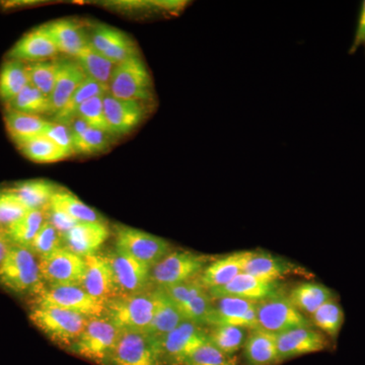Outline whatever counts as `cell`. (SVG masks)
Listing matches in <instances>:
<instances>
[{"label":"cell","instance_id":"obj_1","mask_svg":"<svg viewBox=\"0 0 365 365\" xmlns=\"http://www.w3.org/2000/svg\"><path fill=\"white\" fill-rule=\"evenodd\" d=\"M158 304V290L121 295L106 304V319L120 331L144 332L150 325Z\"/></svg>","mask_w":365,"mask_h":365},{"label":"cell","instance_id":"obj_2","mask_svg":"<svg viewBox=\"0 0 365 365\" xmlns=\"http://www.w3.org/2000/svg\"><path fill=\"white\" fill-rule=\"evenodd\" d=\"M39 262L30 249L13 246L0 266V283L16 294L38 292L42 288Z\"/></svg>","mask_w":365,"mask_h":365},{"label":"cell","instance_id":"obj_3","mask_svg":"<svg viewBox=\"0 0 365 365\" xmlns=\"http://www.w3.org/2000/svg\"><path fill=\"white\" fill-rule=\"evenodd\" d=\"M34 325L53 342L71 348L81 337L88 319L66 309L37 306L30 314Z\"/></svg>","mask_w":365,"mask_h":365},{"label":"cell","instance_id":"obj_4","mask_svg":"<svg viewBox=\"0 0 365 365\" xmlns=\"http://www.w3.org/2000/svg\"><path fill=\"white\" fill-rule=\"evenodd\" d=\"M109 93L122 100L145 102L153 98V79L143 60L136 55L115 66Z\"/></svg>","mask_w":365,"mask_h":365},{"label":"cell","instance_id":"obj_5","mask_svg":"<svg viewBox=\"0 0 365 365\" xmlns=\"http://www.w3.org/2000/svg\"><path fill=\"white\" fill-rule=\"evenodd\" d=\"M120 333L108 319H88L81 337L71 346V351L95 364L108 365Z\"/></svg>","mask_w":365,"mask_h":365},{"label":"cell","instance_id":"obj_6","mask_svg":"<svg viewBox=\"0 0 365 365\" xmlns=\"http://www.w3.org/2000/svg\"><path fill=\"white\" fill-rule=\"evenodd\" d=\"M37 294V306L53 307L81 314L86 318H102L106 304L96 299L78 285H51L41 288Z\"/></svg>","mask_w":365,"mask_h":365},{"label":"cell","instance_id":"obj_7","mask_svg":"<svg viewBox=\"0 0 365 365\" xmlns=\"http://www.w3.org/2000/svg\"><path fill=\"white\" fill-rule=\"evenodd\" d=\"M207 260V257L189 251L173 252L151 268L150 281L158 288L188 282L202 274Z\"/></svg>","mask_w":365,"mask_h":365},{"label":"cell","instance_id":"obj_8","mask_svg":"<svg viewBox=\"0 0 365 365\" xmlns=\"http://www.w3.org/2000/svg\"><path fill=\"white\" fill-rule=\"evenodd\" d=\"M116 250L153 268L170 253V245L162 237L126 225H116Z\"/></svg>","mask_w":365,"mask_h":365},{"label":"cell","instance_id":"obj_9","mask_svg":"<svg viewBox=\"0 0 365 365\" xmlns=\"http://www.w3.org/2000/svg\"><path fill=\"white\" fill-rule=\"evenodd\" d=\"M153 340L162 365H182L194 350L207 342L208 336L202 326L185 321L172 332Z\"/></svg>","mask_w":365,"mask_h":365},{"label":"cell","instance_id":"obj_10","mask_svg":"<svg viewBox=\"0 0 365 365\" xmlns=\"http://www.w3.org/2000/svg\"><path fill=\"white\" fill-rule=\"evenodd\" d=\"M257 319L259 328L273 334L311 326L309 319L292 304L289 297L278 292L257 304Z\"/></svg>","mask_w":365,"mask_h":365},{"label":"cell","instance_id":"obj_11","mask_svg":"<svg viewBox=\"0 0 365 365\" xmlns=\"http://www.w3.org/2000/svg\"><path fill=\"white\" fill-rule=\"evenodd\" d=\"M41 277L50 285L81 287L86 274L85 258L60 248L49 256L40 259Z\"/></svg>","mask_w":365,"mask_h":365},{"label":"cell","instance_id":"obj_12","mask_svg":"<svg viewBox=\"0 0 365 365\" xmlns=\"http://www.w3.org/2000/svg\"><path fill=\"white\" fill-rule=\"evenodd\" d=\"M108 365H162V362L148 334L121 331Z\"/></svg>","mask_w":365,"mask_h":365},{"label":"cell","instance_id":"obj_13","mask_svg":"<svg viewBox=\"0 0 365 365\" xmlns=\"http://www.w3.org/2000/svg\"><path fill=\"white\" fill-rule=\"evenodd\" d=\"M211 297L212 311L207 326H237L249 330L259 328L257 319L258 302L234 297Z\"/></svg>","mask_w":365,"mask_h":365},{"label":"cell","instance_id":"obj_14","mask_svg":"<svg viewBox=\"0 0 365 365\" xmlns=\"http://www.w3.org/2000/svg\"><path fill=\"white\" fill-rule=\"evenodd\" d=\"M106 258L111 266L120 295L140 294L150 281L151 268L118 250L106 256Z\"/></svg>","mask_w":365,"mask_h":365},{"label":"cell","instance_id":"obj_15","mask_svg":"<svg viewBox=\"0 0 365 365\" xmlns=\"http://www.w3.org/2000/svg\"><path fill=\"white\" fill-rule=\"evenodd\" d=\"M276 342L280 364L302 355L323 351L329 345L325 335L311 327H302L276 334Z\"/></svg>","mask_w":365,"mask_h":365},{"label":"cell","instance_id":"obj_16","mask_svg":"<svg viewBox=\"0 0 365 365\" xmlns=\"http://www.w3.org/2000/svg\"><path fill=\"white\" fill-rule=\"evenodd\" d=\"M85 261L86 274L81 287L88 294L105 304L115 297H121L111 266L106 257L90 255L86 257Z\"/></svg>","mask_w":365,"mask_h":365},{"label":"cell","instance_id":"obj_17","mask_svg":"<svg viewBox=\"0 0 365 365\" xmlns=\"http://www.w3.org/2000/svg\"><path fill=\"white\" fill-rule=\"evenodd\" d=\"M58 52L47 24L33 29L21 38L9 52V59L21 62L45 61Z\"/></svg>","mask_w":365,"mask_h":365},{"label":"cell","instance_id":"obj_18","mask_svg":"<svg viewBox=\"0 0 365 365\" xmlns=\"http://www.w3.org/2000/svg\"><path fill=\"white\" fill-rule=\"evenodd\" d=\"M144 110L141 102L122 100L109 91L105 93L104 111L110 134H126L133 130L143 121Z\"/></svg>","mask_w":365,"mask_h":365},{"label":"cell","instance_id":"obj_19","mask_svg":"<svg viewBox=\"0 0 365 365\" xmlns=\"http://www.w3.org/2000/svg\"><path fill=\"white\" fill-rule=\"evenodd\" d=\"M109 234V230L102 222H83L69 230L63 239L69 251L86 258L96 254L107 241Z\"/></svg>","mask_w":365,"mask_h":365},{"label":"cell","instance_id":"obj_20","mask_svg":"<svg viewBox=\"0 0 365 365\" xmlns=\"http://www.w3.org/2000/svg\"><path fill=\"white\" fill-rule=\"evenodd\" d=\"M249 255L250 251L237 252L211 262L207 267L204 269L199 281L208 292L225 287L240 274L244 272Z\"/></svg>","mask_w":365,"mask_h":365},{"label":"cell","instance_id":"obj_21","mask_svg":"<svg viewBox=\"0 0 365 365\" xmlns=\"http://www.w3.org/2000/svg\"><path fill=\"white\" fill-rule=\"evenodd\" d=\"M208 292L211 297H234L259 302L275 294L277 292V285L276 283L257 279L253 276L242 272L225 287L209 290Z\"/></svg>","mask_w":365,"mask_h":365},{"label":"cell","instance_id":"obj_22","mask_svg":"<svg viewBox=\"0 0 365 365\" xmlns=\"http://www.w3.org/2000/svg\"><path fill=\"white\" fill-rule=\"evenodd\" d=\"M86 76L76 59L58 60V72L54 88L49 97L51 113L56 114L68 102L76 88L85 81Z\"/></svg>","mask_w":365,"mask_h":365},{"label":"cell","instance_id":"obj_23","mask_svg":"<svg viewBox=\"0 0 365 365\" xmlns=\"http://www.w3.org/2000/svg\"><path fill=\"white\" fill-rule=\"evenodd\" d=\"M244 359L246 365L280 364L276 334L260 328L250 330L244 344Z\"/></svg>","mask_w":365,"mask_h":365},{"label":"cell","instance_id":"obj_24","mask_svg":"<svg viewBox=\"0 0 365 365\" xmlns=\"http://www.w3.org/2000/svg\"><path fill=\"white\" fill-rule=\"evenodd\" d=\"M294 270V265L280 257L264 252L250 251L244 273L265 282L276 283Z\"/></svg>","mask_w":365,"mask_h":365},{"label":"cell","instance_id":"obj_25","mask_svg":"<svg viewBox=\"0 0 365 365\" xmlns=\"http://www.w3.org/2000/svg\"><path fill=\"white\" fill-rule=\"evenodd\" d=\"M47 26L58 52L76 58L90 45L85 30L76 21L62 19L48 23Z\"/></svg>","mask_w":365,"mask_h":365},{"label":"cell","instance_id":"obj_26","mask_svg":"<svg viewBox=\"0 0 365 365\" xmlns=\"http://www.w3.org/2000/svg\"><path fill=\"white\" fill-rule=\"evenodd\" d=\"M6 130L16 145L44 135L49 121L35 115L7 111L4 116Z\"/></svg>","mask_w":365,"mask_h":365},{"label":"cell","instance_id":"obj_27","mask_svg":"<svg viewBox=\"0 0 365 365\" xmlns=\"http://www.w3.org/2000/svg\"><path fill=\"white\" fill-rule=\"evenodd\" d=\"M158 290V304L155 317L151 321L150 325L144 331L151 339H158L165 334L172 332L173 330L181 325L185 322L184 317L176 307V304L170 299L167 294L162 289Z\"/></svg>","mask_w":365,"mask_h":365},{"label":"cell","instance_id":"obj_28","mask_svg":"<svg viewBox=\"0 0 365 365\" xmlns=\"http://www.w3.org/2000/svg\"><path fill=\"white\" fill-rule=\"evenodd\" d=\"M9 191L20 199L28 210H44L58 189L54 182L31 180L19 182Z\"/></svg>","mask_w":365,"mask_h":365},{"label":"cell","instance_id":"obj_29","mask_svg":"<svg viewBox=\"0 0 365 365\" xmlns=\"http://www.w3.org/2000/svg\"><path fill=\"white\" fill-rule=\"evenodd\" d=\"M287 297L302 314H309L311 316L319 307L329 300L335 299L330 288L314 282L297 285L290 290Z\"/></svg>","mask_w":365,"mask_h":365},{"label":"cell","instance_id":"obj_30","mask_svg":"<svg viewBox=\"0 0 365 365\" xmlns=\"http://www.w3.org/2000/svg\"><path fill=\"white\" fill-rule=\"evenodd\" d=\"M30 85L26 66L9 59L0 68V100L9 104L26 86Z\"/></svg>","mask_w":365,"mask_h":365},{"label":"cell","instance_id":"obj_31","mask_svg":"<svg viewBox=\"0 0 365 365\" xmlns=\"http://www.w3.org/2000/svg\"><path fill=\"white\" fill-rule=\"evenodd\" d=\"M109 91V88L107 86L102 85L98 81H93V79L86 78L85 81L81 83V86L76 88L73 95L69 98L67 104L54 114V122L62 124H69L72 120L76 118V111L83 103L93 97L98 96L105 95L106 93Z\"/></svg>","mask_w":365,"mask_h":365},{"label":"cell","instance_id":"obj_32","mask_svg":"<svg viewBox=\"0 0 365 365\" xmlns=\"http://www.w3.org/2000/svg\"><path fill=\"white\" fill-rule=\"evenodd\" d=\"M45 222L43 210H29L20 220L6 227V235L14 246L28 248Z\"/></svg>","mask_w":365,"mask_h":365},{"label":"cell","instance_id":"obj_33","mask_svg":"<svg viewBox=\"0 0 365 365\" xmlns=\"http://www.w3.org/2000/svg\"><path fill=\"white\" fill-rule=\"evenodd\" d=\"M74 59L81 66L86 78L98 81L102 85L109 86L115 64L106 58L104 55L96 51L91 45H88Z\"/></svg>","mask_w":365,"mask_h":365},{"label":"cell","instance_id":"obj_34","mask_svg":"<svg viewBox=\"0 0 365 365\" xmlns=\"http://www.w3.org/2000/svg\"><path fill=\"white\" fill-rule=\"evenodd\" d=\"M18 148L26 158L38 163H57L71 157L66 150L44 135L21 143Z\"/></svg>","mask_w":365,"mask_h":365},{"label":"cell","instance_id":"obj_35","mask_svg":"<svg viewBox=\"0 0 365 365\" xmlns=\"http://www.w3.org/2000/svg\"><path fill=\"white\" fill-rule=\"evenodd\" d=\"M249 331L237 326L210 327V331H207L208 340L220 351L235 356L244 347Z\"/></svg>","mask_w":365,"mask_h":365},{"label":"cell","instance_id":"obj_36","mask_svg":"<svg viewBox=\"0 0 365 365\" xmlns=\"http://www.w3.org/2000/svg\"><path fill=\"white\" fill-rule=\"evenodd\" d=\"M7 105L9 111L23 113V114L35 115L51 113L49 97L32 85H28Z\"/></svg>","mask_w":365,"mask_h":365},{"label":"cell","instance_id":"obj_37","mask_svg":"<svg viewBox=\"0 0 365 365\" xmlns=\"http://www.w3.org/2000/svg\"><path fill=\"white\" fill-rule=\"evenodd\" d=\"M312 318L317 328L328 337L335 339L344 323V312L342 307L334 299L319 307L312 314Z\"/></svg>","mask_w":365,"mask_h":365},{"label":"cell","instance_id":"obj_38","mask_svg":"<svg viewBox=\"0 0 365 365\" xmlns=\"http://www.w3.org/2000/svg\"><path fill=\"white\" fill-rule=\"evenodd\" d=\"M50 204L61 209L79 222H102L97 211L93 210L90 206L79 200L78 197L73 195L69 191L58 190L56 194L52 197Z\"/></svg>","mask_w":365,"mask_h":365},{"label":"cell","instance_id":"obj_39","mask_svg":"<svg viewBox=\"0 0 365 365\" xmlns=\"http://www.w3.org/2000/svg\"><path fill=\"white\" fill-rule=\"evenodd\" d=\"M26 71L31 85L50 97L56 81L58 60L34 62L26 66Z\"/></svg>","mask_w":365,"mask_h":365},{"label":"cell","instance_id":"obj_40","mask_svg":"<svg viewBox=\"0 0 365 365\" xmlns=\"http://www.w3.org/2000/svg\"><path fill=\"white\" fill-rule=\"evenodd\" d=\"M182 365H239V361L237 357L220 351L208 340L194 350Z\"/></svg>","mask_w":365,"mask_h":365},{"label":"cell","instance_id":"obj_41","mask_svg":"<svg viewBox=\"0 0 365 365\" xmlns=\"http://www.w3.org/2000/svg\"><path fill=\"white\" fill-rule=\"evenodd\" d=\"M61 237L56 228L45 220L29 249L35 256L39 257L40 259L44 258L62 248Z\"/></svg>","mask_w":365,"mask_h":365},{"label":"cell","instance_id":"obj_42","mask_svg":"<svg viewBox=\"0 0 365 365\" xmlns=\"http://www.w3.org/2000/svg\"><path fill=\"white\" fill-rule=\"evenodd\" d=\"M104 96H98L83 103L76 111V117L85 120L86 123L93 128L105 132H109L104 111Z\"/></svg>","mask_w":365,"mask_h":365},{"label":"cell","instance_id":"obj_43","mask_svg":"<svg viewBox=\"0 0 365 365\" xmlns=\"http://www.w3.org/2000/svg\"><path fill=\"white\" fill-rule=\"evenodd\" d=\"M108 132L90 127L79 138L74 140V153L95 155L104 151L109 146Z\"/></svg>","mask_w":365,"mask_h":365},{"label":"cell","instance_id":"obj_44","mask_svg":"<svg viewBox=\"0 0 365 365\" xmlns=\"http://www.w3.org/2000/svg\"><path fill=\"white\" fill-rule=\"evenodd\" d=\"M28 209L13 192L0 193V225L9 227L28 212Z\"/></svg>","mask_w":365,"mask_h":365},{"label":"cell","instance_id":"obj_45","mask_svg":"<svg viewBox=\"0 0 365 365\" xmlns=\"http://www.w3.org/2000/svg\"><path fill=\"white\" fill-rule=\"evenodd\" d=\"M167 294L170 299L176 304L177 307L182 306L194 297L206 292L205 288L201 284L199 279L188 281V282L180 283L174 287L162 288Z\"/></svg>","mask_w":365,"mask_h":365},{"label":"cell","instance_id":"obj_46","mask_svg":"<svg viewBox=\"0 0 365 365\" xmlns=\"http://www.w3.org/2000/svg\"><path fill=\"white\" fill-rule=\"evenodd\" d=\"M125 34L112 26L102 25L93 30L91 35L90 45L96 51L104 54L112 46L116 44Z\"/></svg>","mask_w":365,"mask_h":365},{"label":"cell","instance_id":"obj_47","mask_svg":"<svg viewBox=\"0 0 365 365\" xmlns=\"http://www.w3.org/2000/svg\"><path fill=\"white\" fill-rule=\"evenodd\" d=\"M44 136L51 139L53 143H56L62 150H66L71 157L73 155V137H72L68 125L49 122Z\"/></svg>","mask_w":365,"mask_h":365},{"label":"cell","instance_id":"obj_48","mask_svg":"<svg viewBox=\"0 0 365 365\" xmlns=\"http://www.w3.org/2000/svg\"><path fill=\"white\" fill-rule=\"evenodd\" d=\"M43 211H44L45 215H48L47 222L51 223L53 227L56 228L57 232L61 235L62 237L79 223L78 220L72 218L63 210L57 208L56 206L51 205L50 203Z\"/></svg>","mask_w":365,"mask_h":365},{"label":"cell","instance_id":"obj_49","mask_svg":"<svg viewBox=\"0 0 365 365\" xmlns=\"http://www.w3.org/2000/svg\"><path fill=\"white\" fill-rule=\"evenodd\" d=\"M365 43V0L362 4L361 13H360L359 26H357L356 34H355L354 42H353L350 53H353L360 45Z\"/></svg>","mask_w":365,"mask_h":365},{"label":"cell","instance_id":"obj_50","mask_svg":"<svg viewBox=\"0 0 365 365\" xmlns=\"http://www.w3.org/2000/svg\"><path fill=\"white\" fill-rule=\"evenodd\" d=\"M9 247L6 246V242L0 237V266H1L2 262L6 258L7 252H9Z\"/></svg>","mask_w":365,"mask_h":365}]
</instances>
